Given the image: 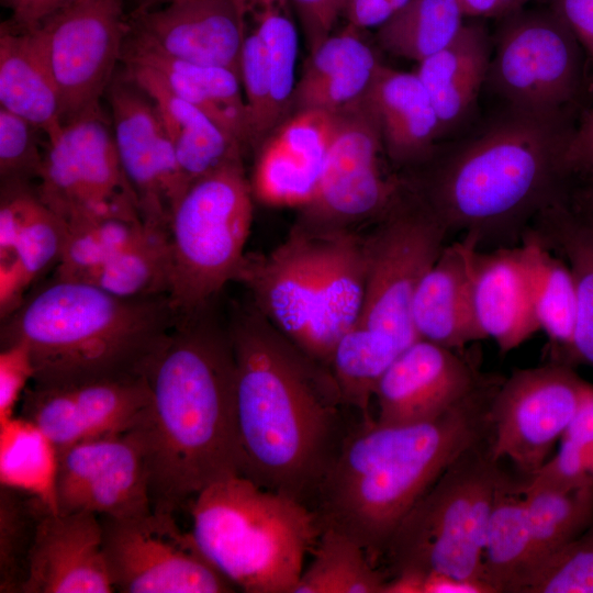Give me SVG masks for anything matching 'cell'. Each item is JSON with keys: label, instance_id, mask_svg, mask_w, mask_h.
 <instances>
[{"label": "cell", "instance_id": "cell-1", "mask_svg": "<svg viewBox=\"0 0 593 593\" xmlns=\"http://www.w3.org/2000/svg\"><path fill=\"white\" fill-rule=\"evenodd\" d=\"M226 327L236 365L242 474L312 508L348 433L334 376L250 302L233 307Z\"/></svg>", "mask_w": 593, "mask_h": 593}, {"label": "cell", "instance_id": "cell-2", "mask_svg": "<svg viewBox=\"0 0 593 593\" xmlns=\"http://www.w3.org/2000/svg\"><path fill=\"white\" fill-rule=\"evenodd\" d=\"M212 305L180 314L143 373L149 403L136 429L155 511L175 514L211 483L243 473L235 357Z\"/></svg>", "mask_w": 593, "mask_h": 593}, {"label": "cell", "instance_id": "cell-3", "mask_svg": "<svg viewBox=\"0 0 593 593\" xmlns=\"http://www.w3.org/2000/svg\"><path fill=\"white\" fill-rule=\"evenodd\" d=\"M503 379L485 376L439 416L413 424L362 422L347 433L312 508L322 529L354 541L377 562L398 526L447 467L491 436L490 407Z\"/></svg>", "mask_w": 593, "mask_h": 593}, {"label": "cell", "instance_id": "cell-4", "mask_svg": "<svg viewBox=\"0 0 593 593\" xmlns=\"http://www.w3.org/2000/svg\"><path fill=\"white\" fill-rule=\"evenodd\" d=\"M572 130L563 114L507 108L479 133L434 152L406 187L447 231L477 238L530 227L562 202L564 154Z\"/></svg>", "mask_w": 593, "mask_h": 593}, {"label": "cell", "instance_id": "cell-5", "mask_svg": "<svg viewBox=\"0 0 593 593\" xmlns=\"http://www.w3.org/2000/svg\"><path fill=\"white\" fill-rule=\"evenodd\" d=\"M179 316L168 295L120 298L53 278L1 320V346L27 345L37 387L143 377Z\"/></svg>", "mask_w": 593, "mask_h": 593}, {"label": "cell", "instance_id": "cell-6", "mask_svg": "<svg viewBox=\"0 0 593 593\" xmlns=\"http://www.w3.org/2000/svg\"><path fill=\"white\" fill-rule=\"evenodd\" d=\"M188 507L202 552L247 593H292L322 533L313 508L243 474L211 483Z\"/></svg>", "mask_w": 593, "mask_h": 593}, {"label": "cell", "instance_id": "cell-7", "mask_svg": "<svg viewBox=\"0 0 593 593\" xmlns=\"http://www.w3.org/2000/svg\"><path fill=\"white\" fill-rule=\"evenodd\" d=\"M510 477L492 457L490 438L465 450L394 532L384 555L388 579L435 572L489 588L482 579L485 532L497 492Z\"/></svg>", "mask_w": 593, "mask_h": 593}, {"label": "cell", "instance_id": "cell-8", "mask_svg": "<svg viewBox=\"0 0 593 593\" xmlns=\"http://www.w3.org/2000/svg\"><path fill=\"white\" fill-rule=\"evenodd\" d=\"M253 191L243 159L191 183L175 204L168 225L169 291L179 314L212 305L246 255Z\"/></svg>", "mask_w": 593, "mask_h": 593}, {"label": "cell", "instance_id": "cell-9", "mask_svg": "<svg viewBox=\"0 0 593 593\" xmlns=\"http://www.w3.org/2000/svg\"><path fill=\"white\" fill-rule=\"evenodd\" d=\"M446 237L441 223L405 186L365 237V299L355 326L389 337L402 350L418 340L411 316L413 298Z\"/></svg>", "mask_w": 593, "mask_h": 593}, {"label": "cell", "instance_id": "cell-10", "mask_svg": "<svg viewBox=\"0 0 593 593\" xmlns=\"http://www.w3.org/2000/svg\"><path fill=\"white\" fill-rule=\"evenodd\" d=\"M336 130L312 199L300 209L292 228L312 234L354 231L382 217L405 182L384 176L380 125L368 100L336 113Z\"/></svg>", "mask_w": 593, "mask_h": 593}, {"label": "cell", "instance_id": "cell-11", "mask_svg": "<svg viewBox=\"0 0 593 593\" xmlns=\"http://www.w3.org/2000/svg\"><path fill=\"white\" fill-rule=\"evenodd\" d=\"M486 83L507 108L563 114L582 75L580 43L552 11L521 10L504 16Z\"/></svg>", "mask_w": 593, "mask_h": 593}, {"label": "cell", "instance_id": "cell-12", "mask_svg": "<svg viewBox=\"0 0 593 593\" xmlns=\"http://www.w3.org/2000/svg\"><path fill=\"white\" fill-rule=\"evenodd\" d=\"M115 591L228 593L235 585L206 558L174 513L150 510L128 517L99 516Z\"/></svg>", "mask_w": 593, "mask_h": 593}, {"label": "cell", "instance_id": "cell-13", "mask_svg": "<svg viewBox=\"0 0 593 593\" xmlns=\"http://www.w3.org/2000/svg\"><path fill=\"white\" fill-rule=\"evenodd\" d=\"M348 232L291 228L269 253L246 254L234 279L256 310L313 359L328 273Z\"/></svg>", "mask_w": 593, "mask_h": 593}, {"label": "cell", "instance_id": "cell-14", "mask_svg": "<svg viewBox=\"0 0 593 593\" xmlns=\"http://www.w3.org/2000/svg\"><path fill=\"white\" fill-rule=\"evenodd\" d=\"M37 180L41 200L66 223L111 212L139 213L101 107L65 121L47 138Z\"/></svg>", "mask_w": 593, "mask_h": 593}, {"label": "cell", "instance_id": "cell-15", "mask_svg": "<svg viewBox=\"0 0 593 593\" xmlns=\"http://www.w3.org/2000/svg\"><path fill=\"white\" fill-rule=\"evenodd\" d=\"M32 31L54 76L63 123L100 108L128 31L124 0H71Z\"/></svg>", "mask_w": 593, "mask_h": 593}, {"label": "cell", "instance_id": "cell-16", "mask_svg": "<svg viewBox=\"0 0 593 593\" xmlns=\"http://www.w3.org/2000/svg\"><path fill=\"white\" fill-rule=\"evenodd\" d=\"M585 381L562 362L515 370L490 407V451L529 477L549 458L573 418Z\"/></svg>", "mask_w": 593, "mask_h": 593}, {"label": "cell", "instance_id": "cell-17", "mask_svg": "<svg viewBox=\"0 0 593 593\" xmlns=\"http://www.w3.org/2000/svg\"><path fill=\"white\" fill-rule=\"evenodd\" d=\"M105 97L118 156L144 222L168 233L186 186L172 143L150 97L125 72H115Z\"/></svg>", "mask_w": 593, "mask_h": 593}, {"label": "cell", "instance_id": "cell-18", "mask_svg": "<svg viewBox=\"0 0 593 593\" xmlns=\"http://www.w3.org/2000/svg\"><path fill=\"white\" fill-rule=\"evenodd\" d=\"M58 513L128 517L152 510L144 445L136 428L59 451Z\"/></svg>", "mask_w": 593, "mask_h": 593}, {"label": "cell", "instance_id": "cell-19", "mask_svg": "<svg viewBox=\"0 0 593 593\" xmlns=\"http://www.w3.org/2000/svg\"><path fill=\"white\" fill-rule=\"evenodd\" d=\"M149 403L144 377L104 379L59 387L30 385L21 416L36 424L58 451L130 432L143 422Z\"/></svg>", "mask_w": 593, "mask_h": 593}, {"label": "cell", "instance_id": "cell-20", "mask_svg": "<svg viewBox=\"0 0 593 593\" xmlns=\"http://www.w3.org/2000/svg\"><path fill=\"white\" fill-rule=\"evenodd\" d=\"M125 40L174 59L227 68L240 78L243 35L235 0H171L136 8Z\"/></svg>", "mask_w": 593, "mask_h": 593}, {"label": "cell", "instance_id": "cell-21", "mask_svg": "<svg viewBox=\"0 0 593 593\" xmlns=\"http://www.w3.org/2000/svg\"><path fill=\"white\" fill-rule=\"evenodd\" d=\"M484 378L461 350L418 339L381 377L374 392L376 422L404 425L435 418L468 396Z\"/></svg>", "mask_w": 593, "mask_h": 593}, {"label": "cell", "instance_id": "cell-22", "mask_svg": "<svg viewBox=\"0 0 593 593\" xmlns=\"http://www.w3.org/2000/svg\"><path fill=\"white\" fill-rule=\"evenodd\" d=\"M100 517L54 513L40 518L21 593H112Z\"/></svg>", "mask_w": 593, "mask_h": 593}, {"label": "cell", "instance_id": "cell-23", "mask_svg": "<svg viewBox=\"0 0 593 593\" xmlns=\"http://www.w3.org/2000/svg\"><path fill=\"white\" fill-rule=\"evenodd\" d=\"M337 124L321 110L292 113L260 144L253 194L271 205H305L313 197Z\"/></svg>", "mask_w": 593, "mask_h": 593}, {"label": "cell", "instance_id": "cell-24", "mask_svg": "<svg viewBox=\"0 0 593 593\" xmlns=\"http://www.w3.org/2000/svg\"><path fill=\"white\" fill-rule=\"evenodd\" d=\"M471 249L470 291L475 324L506 354L539 331L519 247Z\"/></svg>", "mask_w": 593, "mask_h": 593}, {"label": "cell", "instance_id": "cell-25", "mask_svg": "<svg viewBox=\"0 0 593 593\" xmlns=\"http://www.w3.org/2000/svg\"><path fill=\"white\" fill-rule=\"evenodd\" d=\"M361 31L347 23L310 51L289 115L304 110L338 113L367 99L383 64Z\"/></svg>", "mask_w": 593, "mask_h": 593}, {"label": "cell", "instance_id": "cell-26", "mask_svg": "<svg viewBox=\"0 0 593 593\" xmlns=\"http://www.w3.org/2000/svg\"><path fill=\"white\" fill-rule=\"evenodd\" d=\"M479 243L466 235L445 245L421 280L413 298L411 316L419 339L462 350L484 339L473 316L470 291V253Z\"/></svg>", "mask_w": 593, "mask_h": 593}, {"label": "cell", "instance_id": "cell-27", "mask_svg": "<svg viewBox=\"0 0 593 593\" xmlns=\"http://www.w3.org/2000/svg\"><path fill=\"white\" fill-rule=\"evenodd\" d=\"M124 72L157 107L187 188L227 163L243 159L244 147L200 109L177 96L154 69L123 63Z\"/></svg>", "mask_w": 593, "mask_h": 593}, {"label": "cell", "instance_id": "cell-28", "mask_svg": "<svg viewBox=\"0 0 593 593\" xmlns=\"http://www.w3.org/2000/svg\"><path fill=\"white\" fill-rule=\"evenodd\" d=\"M367 100L381 131L384 150L400 166L422 165L436 150L441 128L435 107L416 74L385 65Z\"/></svg>", "mask_w": 593, "mask_h": 593}, {"label": "cell", "instance_id": "cell-29", "mask_svg": "<svg viewBox=\"0 0 593 593\" xmlns=\"http://www.w3.org/2000/svg\"><path fill=\"white\" fill-rule=\"evenodd\" d=\"M491 48L486 27L468 23L448 46L417 63L414 72L435 107L441 136L461 127L472 114L486 81Z\"/></svg>", "mask_w": 593, "mask_h": 593}, {"label": "cell", "instance_id": "cell-30", "mask_svg": "<svg viewBox=\"0 0 593 593\" xmlns=\"http://www.w3.org/2000/svg\"><path fill=\"white\" fill-rule=\"evenodd\" d=\"M121 60L156 70L177 96L204 112L244 149L251 146L248 107L240 78L235 71L174 59L126 40Z\"/></svg>", "mask_w": 593, "mask_h": 593}, {"label": "cell", "instance_id": "cell-31", "mask_svg": "<svg viewBox=\"0 0 593 593\" xmlns=\"http://www.w3.org/2000/svg\"><path fill=\"white\" fill-rule=\"evenodd\" d=\"M0 105L47 138L63 125L58 89L37 35L8 22L0 29Z\"/></svg>", "mask_w": 593, "mask_h": 593}, {"label": "cell", "instance_id": "cell-32", "mask_svg": "<svg viewBox=\"0 0 593 593\" xmlns=\"http://www.w3.org/2000/svg\"><path fill=\"white\" fill-rule=\"evenodd\" d=\"M528 231L568 261L577 290L571 359L593 367V216L559 202L542 211Z\"/></svg>", "mask_w": 593, "mask_h": 593}, {"label": "cell", "instance_id": "cell-33", "mask_svg": "<svg viewBox=\"0 0 593 593\" xmlns=\"http://www.w3.org/2000/svg\"><path fill=\"white\" fill-rule=\"evenodd\" d=\"M519 247L532 305L539 326L557 356L571 359L577 317V290L572 272L536 234L527 231Z\"/></svg>", "mask_w": 593, "mask_h": 593}, {"label": "cell", "instance_id": "cell-34", "mask_svg": "<svg viewBox=\"0 0 593 593\" xmlns=\"http://www.w3.org/2000/svg\"><path fill=\"white\" fill-rule=\"evenodd\" d=\"M66 238V222L41 200L14 243L0 250L1 320L19 307L40 276L57 266Z\"/></svg>", "mask_w": 593, "mask_h": 593}, {"label": "cell", "instance_id": "cell-35", "mask_svg": "<svg viewBox=\"0 0 593 593\" xmlns=\"http://www.w3.org/2000/svg\"><path fill=\"white\" fill-rule=\"evenodd\" d=\"M521 481L510 477L497 492L482 552V579L492 593H508L532 561V534Z\"/></svg>", "mask_w": 593, "mask_h": 593}, {"label": "cell", "instance_id": "cell-36", "mask_svg": "<svg viewBox=\"0 0 593 593\" xmlns=\"http://www.w3.org/2000/svg\"><path fill=\"white\" fill-rule=\"evenodd\" d=\"M59 451L33 422L13 416L0 424V485L40 500L57 510Z\"/></svg>", "mask_w": 593, "mask_h": 593}, {"label": "cell", "instance_id": "cell-37", "mask_svg": "<svg viewBox=\"0 0 593 593\" xmlns=\"http://www.w3.org/2000/svg\"><path fill=\"white\" fill-rule=\"evenodd\" d=\"M66 225V244L54 278L76 281H83L154 228L138 212L89 215Z\"/></svg>", "mask_w": 593, "mask_h": 593}, {"label": "cell", "instance_id": "cell-38", "mask_svg": "<svg viewBox=\"0 0 593 593\" xmlns=\"http://www.w3.org/2000/svg\"><path fill=\"white\" fill-rule=\"evenodd\" d=\"M240 24L260 38L271 69L272 112L278 126L290 114L296 83L299 33L290 0H235Z\"/></svg>", "mask_w": 593, "mask_h": 593}, {"label": "cell", "instance_id": "cell-39", "mask_svg": "<svg viewBox=\"0 0 593 593\" xmlns=\"http://www.w3.org/2000/svg\"><path fill=\"white\" fill-rule=\"evenodd\" d=\"M292 593H382L388 574L348 536L324 528Z\"/></svg>", "mask_w": 593, "mask_h": 593}, {"label": "cell", "instance_id": "cell-40", "mask_svg": "<svg viewBox=\"0 0 593 593\" xmlns=\"http://www.w3.org/2000/svg\"><path fill=\"white\" fill-rule=\"evenodd\" d=\"M463 18L458 0H410L378 27L377 40L388 53L419 63L455 40Z\"/></svg>", "mask_w": 593, "mask_h": 593}, {"label": "cell", "instance_id": "cell-41", "mask_svg": "<svg viewBox=\"0 0 593 593\" xmlns=\"http://www.w3.org/2000/svg\"><path fill=\"white\" fill-rule=\"evenodd\" d=\"M389 337L355 326L336 345L329 369L347 407L357 410L362 422H371L370 402L376 388L399 354Z\"/></svg>", "mask_w": 593, "mask_h": 593}, {"label": "cell", "instance_id": "cell-42", "mask_svg": "<svg viewBox=\"0 0 593 593\" xmlns=\"http://www.w3.org/2000/svg\"><path fill=\"white\" fill-rule=\"evenodd\" d=\"M521 490L532 534L533 556L528 569L569 544L592 524L593 485L556 490L528 486L522 479Z\"/></svg>", "mask_w": 593, "mask_h": 593}, {"label": "cell", "instance_id": "cell-43", "mask_svg": "<svg viewBox=\"0 0 593 593\" xmlns=\"http://www.w3.org/2000/svg\"><path fill=\"white\" fill-rule=\"evenodd\" d=\"M81 282L120 298L168 295V234L153 228Z\"/></svg>", "mask_w": 593, "mask_h": 593}, {"label": "cell", "instance_id": "cell-44", "mask_svg": "<svg viewBox=\"0 0 593 593\" xmlns=\"http://www.w3.org/2000/svg\"><path fill=\"white\" fill-rule=\"evenodd\" d=\"M559 443L557 454L525 478V485L556 490L593 485L592 384L585 382L578 410Z\"/></svg>", "mask_w": 593, "mask_h": 593}, {"label": "cell", "instance_id": "cell-45", "mask_svg": "<svg viewBox=\"0 0 593 593\" xmlns=\"http://www.w3.org/2000/svg\"><path fill=\"white\" fill-rule=\"evenodd\" d=\"M48 508L37 499L1 486L0 592L21 593L40 518ZM52 512V511H51Z\"/></svg>", "mask_w": 593, "mask_h": 593}, {"label": "cell", "instance_id": "cell-46", "mask_svg": "<svg viewBox=\"0 0 593 593\" xmlns=\"http://www.w3.org/2000/svg\"><path fill=\"white\" fill-rule=\"evenodd\" d=\"M508 593H593V522L569 544L532 564Z\"/></svg>", "mask_w": 593, "mask_h": 593}, {"label": "cell", "instance_id": "cell-47", "mask_svg": "<svg viewBox=\"0 0 593 593\" xmlns=\"http://www.w3.org/2000/svg\"><path fill=\"white\" fill-rule=\"evenodd\" d=\"M25 119L0 108V177L3 183H31L38 179L43 152L37 132Z\"/></svg>", "mask_w": 593, "mask_h": 593}, {"label": "cell", "instance_id": "cell-48", "mask_svg": "<svg viewBox=\"0 0 593 593\" xmlns=\"http://www.w3.org/2000/svg\"><path fill=\"white\" fill-rule=\"evenodd\" d=\"M34 373L32 355L25 343L15 342L1 346L0 424L14 416V409Z\"/></svg>", "mask_w": 593, "mask_h": 593}, {"label": "cell", "instance_id": "cell-49", "mask_svg": "<svg viewBox=\"0 0 593 593\" xmlns=\"http://www.w3.org/2000/svg\"><path fill=\"white\" fill-rule=\"evenodd\" d=\"M382 593H491L485 585L435 572H401L389 578Z\"/></svg>", "mask_w": 593, "mask_h": 593}, {"label": "cell", "instance_id": "cell-50", "mask_svg": "<svg viewBox=\"0 0 593 593\" xmlns=\"http://www.w3.org/2000/svg\"><path fill=\"white\" fill-rule=\"evenodd\" d=\"M299 19L309 51L316 47L335 29L345 0H290Z\"/></svg>", "mask_w": 593, "mask_h": 593}, {"label": "cell", "instance_id": "cell-51", "mask_svg": "<svg viewBox=\"0 0 593 593\" xmlns=\"http://www.w3.org/2000/svg\"><path fill=\"white\" fill-rule=\"evenodd\" d=\"M410 0H345L342 14L359 30L380 27Z\"/></svg>", "mask_w": 593, "mask_h": 593}, {"label": "cell", "instance_id": "cell-52", "mask_svg": "<svg viewBox=\"0 0 593 593\" xmlns=\"http://www.w3.org/2000/svg\"><path fill=\"white\" fill-rule=\"evenodd\" d=\"M551 11L593 56V0H552Z\"/></svg>", "mask_w": 593, "mask_h": 593}, {"label": "cell", "instance_id": "cell-53", "mask_svg": "<svg viewBox=\"0 0 593 593\" xmlns=\"http://www.w3.org/2000/svg\"><path fill=\"white\" fill-rule=\"evenodd\" d=\"M564 160L569 174L593 175V111L586 114L577 130H572Z\"/></svg>", "mask_w": 593, "mask_h": 593}, {"label": "cell", "instance_id": "cell-54", "mask_svg": "<svg viewBox=\"0 0 593 593\" xmlns=\"http://www.w3.org/2000/svg\"><path fill=\"white\" fill-rule=\"evenodd\" d=\"M69 1L71 0H1V3L10 11L11 16L7 22L11 26L32 31Z\"/></svg>", "mask_w": 593, "mask_h": 593}, {"label": "cell", "instance_id": "cell-55", "mask_svg": "<svg viewBox=\"0 0 593 593\" xmlns=\"http://www.w3.org/2000/svg\"><path fill=\"white\" fill-rule=\"evenodd\" d=\"M465 16L471 18H504L500 0H458Z\"/></svg>", "mask_w": 593, "mask_h": 593}, {"label": "cell", "instance_id": "cell-56", "mask_svg": "<svg viewBox=\"0 0 593 593\" xmlns=\"http://www.w3.org/2000/svg\"><path fill=\"white\" fill-rule=\"evenodd\" d=\"M500 1L504 11V16L521 10L523 5L522 0H500Z\"/></svg>", "mask_w": 593, "mask_h": 593}, {"label": "cell", "instance_id": "cell-57", "mask_svg": "<svg viewBox=\"0 0 593 593\" xmlns=\"http://www.w3.org/2000/svg\"><path fill=\"white\" fill-rule=\"evenodd\" d=\"M169 1H171V0H138L137 8H139V9H148V8H153V7H157V5L167 3Z\"/></svg>", "mask_w": 593, "mask_h": 593}, {"label": "cell", "instance_id": "cell-58", "mask_svg": "<svg viewBox=\"0 0 593 593\" xmlns=\"http://www.w3.org/2000/svg\"><path fill=\"white\" fill-rule=\"evenodd\" d=\"M588 202H589V204H590V212H589V214H590L591 216H593V186H592V188H591V190H590V192H589V195H588Z\"/></svg>", "mask_w": 593, "mask_h": 593}, {"label": "cell", "instance_id": "cell-59", "mask_svg": "<svg viewBox=\"0 0 593 593\" xmlns=\"http://www.w3.org/2000/svg\"><path fill=\"white\" fill-rule=\"evenodd\" d=\"M523 1V4L526 3L528 0H522Z\"/></svg>", "mask_w": 593, "mask_h": 593}]
</instances>
